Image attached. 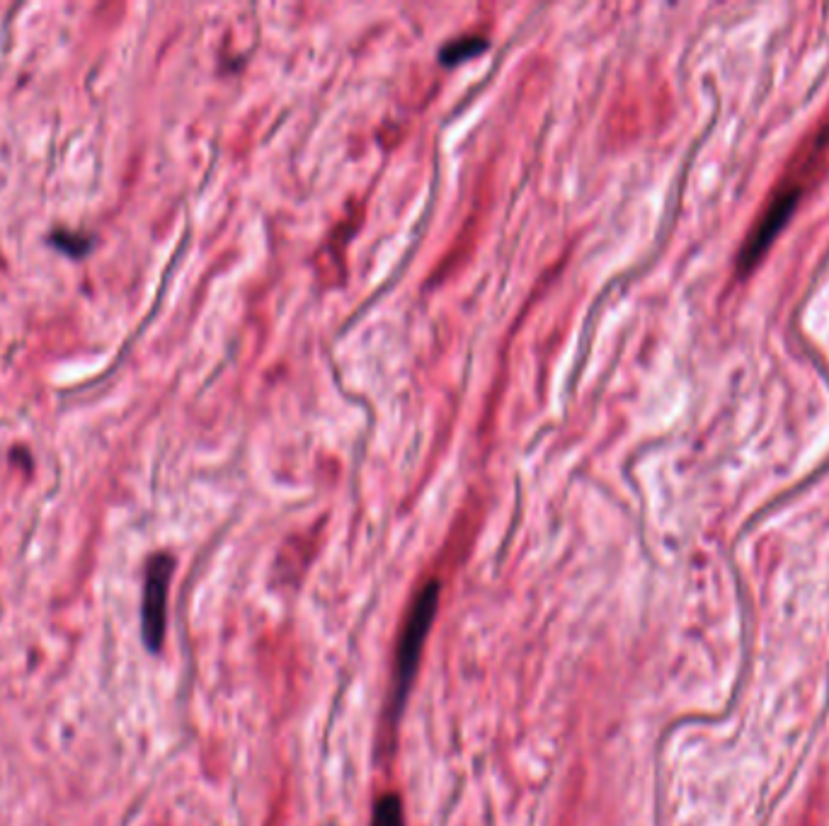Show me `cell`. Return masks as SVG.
Instances as JSON below:
<instances>
[{
  "instance_id": "cell-1",
  "label": "cell",
  "mask_w": 829,
  "mask_h": 826,
  "mask_svg": "<svg viewBox=\"0 0 829 826\" xmlns=\"http://www.w3.org/2000/svg\"><path fill=\"white\" fill-rule=\"evenodd\" d=\"M439 608V582L432 579L422 587V592L417 594L413 601V608L408 613V621H405L403 633H400L398 650H396V684H393V693H396V708H403L405 698H408L410 684L415 679L417 662H420L422 647H425L427 635H430L432 621L437 616Z\"/></svg>"
},
{
  "instance_id": "cell-2",
  "label": "cell",
  "mask_w": 829,
  "mask_h": 826,
  "mask_svg": "<svg viewBox=\"0 0 829 826\" xmlns=\"http://www.w3.org/2000/svg\"><path fill=\"white\" fill-rule=\"evenodd\" d=\"M175 560L168 553H158L146 565L144 584V613H141V628H144L146 647L158 652L165 638V608H168V589L173 579Z\"/></svg>"
},
{
  "instance_id": "cell-3",
  "label": "cell",
  "mask_w": 829,
  "mask_h": 826,
  "mask_svg": "<svg viewBox=\"0 0 829 826\" xmlns=\"http://www.w3.org/2000/svg\"><path fill=\"white\" fill-rule=\"evenodd\" d=\"M485 47H488V39L478 37V34H466V37L451 39L449 44H444L442 51H439V61L447 63V66H451V63H461L466 59H473L480 51H485Z\"/></svg>"
},
{
  "instance_id": "cell-4",
  "label": "cell",
  "mask_w": 829,
  "mask_h": 826,
  "mask_svg": "<svg viewBox=\"0 0 829 826\" xmlns=\"http://www.w3.org/2000/svg\"><path fill=\"white\" fill-rule=\"evenodd\" d=\"M49 243L54 245V248H59L68 257H85L90 250H93L95 238H93V235H88V233L64 231V228H56V231H51V235H49Z\"/></svg>"
},
{
  "instance_id": "cell-5",
  "label": "cell",
  "mask_w": 829,
  "mask_h": 826,
  "mask_svg": "<svg viewBox=\"0 0 829 826\" xmlns=\"http://www.w3.org/2000/svg\"><path fill=\"white\" fill-rule=\"evenodd\" d=\"M371 826H405L403 800L396 793H386L376 800Z\"/></svg>"
}]
</instances>
